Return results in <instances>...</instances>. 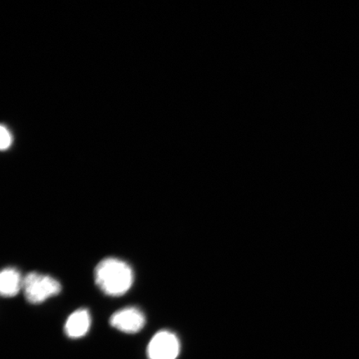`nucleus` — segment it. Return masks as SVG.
I'll use <instances>...</instances> for the list:
<instances>
[{
	"instance_id": "obj_1",
	"label": "nucleus",
	"mask_w": 359,
	"mask_h": 359,
	"mask_svg": "<svg viewBox=\"0 0 359 359\" xmlns=\"http://www.w3.org/2000/svg\"><path fill=\"white\" fill-rule=\"evenodd\" d=\"M94 277L103 293L112 297L127 293L134 280L133 271L129 264L116 258L102 260L94 271Z\"/></svg>"
},
{
	"instance_id": "obj_2",
	"label": "nucleus",
	"mask_w": 359,
	"mask_h": 359,
	"mask_svg": "<svg viewBox=\"0 0 359 359\" xmlns=\"http://www.w3.org/2000/svg\"><path fill=\"white\" fill-rule=\"evenodd\" d=\"M22 290L27 302L42 304L60 293L62 286L55 278L37 272H31L24 278Z\"/></svg>"
},
{
	"instance_id": "obj_3",
	"label": "nucleus",
	"mask_w": 359,
	"mask_h": 359,
	"mask_svg": "<svg viewBox=\"0 0 359 359\" xmlns=\"http://www.w3.org/2000/svg\"><path fill=\"white\" fill-rule=\"evenodd\" d=\"M180 353L177 337L167 330L156 333L147 348L149 359H177Z\"/></svg>"
},
{
	"instance_id": "obj_4",
	"label": "nucleus",
	"mask_w": 359,
	"mask_h": 359,
	"mask_svg": "<svg viewBox=\"0 0 359 359\" xmlns=\"http://www.w3.org/2000/svg\"><path fill=\"white\" fill-rule=\"evenodd\" d=\"M146 318L140 309L128 307L112 314L110 325L123 333L136 334L145 326Z\"/></svg>"
},
{
	"instance_id": "obj_5",
	"label": "nucleus",
	"mask_w": 359,
	"mask_h": 359,
	"mask_svg": "<svg viewBox=\"0 0 359 359\" xmlns=\"http://www.w3.org/2000/svg\"><path fill=\"white\" fill-rule=\"evenodd\" d=\"M90 327H91V316L87 309H81L67 318L65 330L69 338L79 339L87 334Z\"/></svg>"
},
{
	"instance_id": "obj_6",
	"label": "nucleus",
	"mask_w": 359,
	"mask_h": 359,
	"mask_svg": "<svg viewBox=\"0 0 359 359\" xmlns=\"http://www.w3.org/2000/svg\"><path fill=\"white\" fill-rule=\"evenodd\" d=\"M24 285V278L15 268L4 269L0 273V293L3 297L11 298L20 293Z\"/></svg>"
},
{
	"instance_id": "obj_7",
	"label": "nucleus",
	"mask_w": 359,
	"mask_h": 359,
	"mask_svg": "<svg viewBox=\"0 0 359 359\" xmlns=\"http://www.w3.org/2000/svg\"><path fill=\"white\" fill-rule=\"evenodd\" d=\"M12 144V137L7 128L2 126L0 130V147L2 151H6L10 148Z\"/></svg>"
}]
</instances>
